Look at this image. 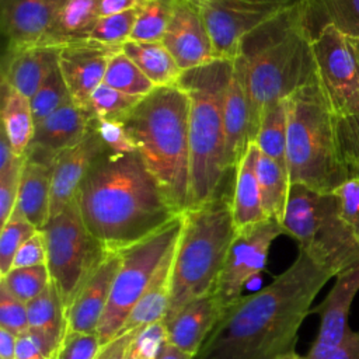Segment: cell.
<instances>
[{"label":"cell","instance_id":"obj_1","mask_svg":"<svg viewBox=\"0 0 359 359\" xmlns=\"http://www.w3.org/2000/svg\"><path fill=\"white\" fill-rule=\"evenodd\" d=\"M331 278L299 250L269 285L223 310L194 359H276L293 351L311 303Z\"/></svg>","mask_w":359,"mask_h":359},{"label":"cell","instance_id":"obj_2","mask_svg":"<svg viewBox=\"0 0 359 359\" xmlns=\"http://www.w3.org/2000/svg\"><path fill=\"white\" fill-rule=\"evenodd\" d=\"M88 230L121 251L181 215L165 198L137 151L100 156L76 195Z\"/></svg>","mask_w":359,"mask_h":359},{"label":"cell","instance_id":"obj_3","mask_svg":"<svg viewBox=\"0 0 359 359\" xmlns=\"http://www.w3.org/2000/svg\"><path fill=\"white\" fill-rule=\"evenodd\" d=\"M321 25L317 1L302 0L244 38L237 57L245 73L251 142L262 112L316 77L311 39Z\"/></svg>","mask_w":359,"mask_h":359},{"label":"cell","instance_id":"obj_4","mask_svg":"<svg viewBox=\"0 0 359 359\" xmlns=\"http://www.w3.org/2000/svg\"><path fill=\"white\" fill-rule=\"evenodd\" d=\"M189 108L180 84L156 87L123 121L136 151L180 213L191 206Z\"/></svg>","mask_w":359,"mask_h":359},{"label":"cell","instance_id":"obj_5","mask_svg":"<svg viewBox=\"0 0 359 359\" xmlns=\"http://www.w3.org/2000/svg\"><path fill=\"white\" fill-rule=\"evenodd\" d=\"M287 101L286 164L290 184L331 194L349 178L334 114L317 79L297 88Z\"/></svg>","mask_w":359,"mask_h":359},{"label":"cell","instance_id":"obj_6","mask_svg":"<svg viewBox=\"0 0 359 359\" xmlns=\"http://www.w3.org/2000/svg\"><path fill=\"white\" fill-rule=\"evenodd\" d=\"M234 60L216 59L184 72L178 84L189 97L191 206L212 201L229 171L226 160L224 100Z\"/></svg>","mask_w":359,"mask_h":359},{"label":"cell","instance_id":"obj_7","mask_svg":"<svg viewBox=\"0 0 359 359\" xmlns=\"http://www.w3.org/2000/svg\"><path fill=\"white\" fill-rule=\"evenodd\" d=\"M182 216L184 224L172 264L171 299L164 321L171 320L189 302L215 290L236 234L231 196L226 192L189 208Z\"/></svg>","mask_w":359,"mask_h":359},{"label":"cell","instance_id":"obj_8","mask_svg":"<svg viewBox=\"0 0 359 359\" xmlns=\"http://www.w3.org/2000/svg\"><path fill=\"white\" fill-rule=\"evenodd\" d=\"M282 227L332 278L359 265V241L342 219L334 192L290 184Z\"/></svg>","mask_w":359,"mask_h":359},{"label":"cell","instance_id":"obj_9","mask_svg":"<svg viewBox=\"0 0 359 359\" xmlns=\"http://www.w3.org/2000/svg\"><path fill=\"white\" fill-rule=\"evenodd\" d=\"M42 231L46 238L50 279L67 310L109 250L86 226L77 199L49 217Z\"/></svg>","mask_w":359,"mask_h":359},{"label":"cell","instance_id":"obj_10","mask_svg":"<svg viewBox=\"0 0 359 359\" xmlns=\"http://www.w3.org/2000/svg\"><path fill=\"white\" fill-rule=\"evenodd\" d=\"M182 224L184 216L181 213L157 231L119 251L121 265L107 311L97 330L102 345L121 332L125 320L149 286L158 265L177 245Z\"/></svg>","mask_w":359,"mask_h":359},{"label":"cell","instance_id":"obj_11","mask_svg":"<svg viewBox=\"0 0 359 359\" xmlns=\"http://www.w3.org/2000/svg\"><path fill=\"white\" fill-rule=\"evenodd\" d=\"M311 50L317 79L337 118L359 115V39L325 22L314 32Z\"/></svg>","mask_w":359,"mask_h":359},{"label":"cell","instance_id":"obj_12","mask_svg":"<svg viewBox=\"0 0 359 359\" xmlns=\"http://www.w3.org/2000/svg\"><path fill=\"white\" fill-rule=\"evenodd\" d=\"M201 11L216 59L234 60L247 35L302 0H189Z\"/></svg>","mask_w":359,"mask_h":359},{"label":"cell","instance_id":"obj_13","mask_svg":"<svg viewBox=\"0 0 359 359\" xmlns=\"http://www.w3.org/2000/svg\"><path fill=\"white\" fill-rule=\"evenodd\" d=\"M280 234L285 230L273 219L236 230L213 290L223 310L244 296L245 285L265 269L269 248Z\"/></svg>","mask_w":359,"mask_h":359},{"label":"cell","instance_id":"obj_14","mask_svg":"<svg viewBox=\"0 0 359 359\" xmlns=\"http://www.w3.org/2000/svg\"><path fill=\"white\" fill-rule=\"evenodd\" d=\"M119 50L122 45H107L93 39L59 48L57 65L77 107L91 112V95L102 84L109 59Z\"/></svg>","mask_w":359,"mask_h":359},{"label":"cell","instance_id":"obj_15","mask_svg":"<svg viewBox=\"0 0 359 359\" xmlns=\"http://www.w3.org/2000/svg\"><path fill=\"white\" fill-rule=\"evenodd\" d=\"M161 42L182 72L216 60L203 17L189 0H175Z\"/></svg>","mask_w":359,"mask_h":359},{"label":"cell","instance_id":"obj_16","mask_svg":"<svg viewBox=\"0 0 359 359\" xmlns=\"http://www.w3.org/2000/svg\"><path fill=\"white\" fill-rule=\"evenodd\" d=\"M93 112L77 107L73 101L65 104L43 121L38 122L25 157L53 164L57 154L80 143L93 129Z\"/></svg>","mask_w":359,"mask_h":359},{"label":"cell","instance_id":"obj_17","mask_svg":"<svg viewBox=\"0 0 359 359\" xmlns=\"http://www.w3.org/2000/svg\"><path fill=\"white\" fill-rule=\"evenodd\" d=\"M108 150L95 126L76 146L62 151L53 161L50 216L60 213L76 199L77 191L94 161Z\"/></svg>","mask_w":359,"mask_h":359},{"label":"cell","instance_id":"obj_18","mask_svg":"<svg viewBox=\"0 0 359 359\" xmlns=\"http://www.w3.org/2000/svg\"><path fill=\"white\" fill-rule=\"evenodd\" d=\"M66 0H0V28L6 48L38 45Z\"/></svg>","mask_w":359,"mask_h":359},{"label":"cell","instance_id":"obj_19","mask_svg":"<svg viewBox=\"0 0 359 359\" xmlns=\"http://www.w3.org/2000/svg\"><path fill=\"white\" fill-rule=\"evenodd\" d=\"M359 292V265L335 276L325 299L313 310L320 316V328L307 358L320 356L342 342L348 327L351 304Z\"/></svg>","mask_w":359,"mask_h":359},{"label":"cell","instance_id":"obj_20","mask_svg":"<svg viewBox=\"0 0 359 359\" xmlns=\"http://www.w3.org/2000/svg\"><path fill=\"white\" fill-rule=\"evenodd\" d=\"M121 265L119 251H109L67 309V332H97Z\"/></svg>","mask_w":359,"mask_h":359},{"label":"cell","instance_id":"obj_21","mask_svg":"<svg viewBox=\"0 0 359 359\" xmlns=\"http://www.w3.org/2000/svg\"><path fill=\"white\" fill-rule=\"evenodd\" d=\"M222 314L223 309L213 292L189 302L171 320L164 321L168 344L195 358Z\"/></svg>","mask_w":359,"mask_h":359},{"label":"cell","instance_id":"obj_22","mask_svg":"<svg viewBox=\"0 0 359 359\" xmlns=\"http://www.w3.org/2000/svg\"><path fill=\"white\" fill-rule=\"evenodd\" d=\"M59 48L31 45L6 48L1 60V81L31 98L57 66Z\"/></svg>","mask_w":359,"mask_h":359},{"label":"cell","instance_id":"obj_23","mask_svg":"<svg viewBox=\"0 0 359 359\" xmlns=\"http://www.w3.org/2000/svg\"><path fill=\"white\" fill-rule=\"evenodd\" d=\"M226 160L229 170H234L251 142L250 101L245 86V73L238 57L234 59L233 73L224 100Z\"/></svg>","mask_w":359,"mask_h":359},{"label":"cell","instance_id":"obj_24","mask_svg":"<svg viewBox=\"0 0 359 359\" xmlns=\"http://www.w3.org/2000/svg\"><path fill=\"white\" fill-rule=\"evenodd\" d=\"M259 147L255 140L250 142L247 150L234 168V187L231 194V213L236 230L252 226L265 219L261 189L257 175V160Z\"/></svg>","mask_w":359,"mask_h":359},{"label":"cell","instance_id":"obj_25","mask_svg":"<svg viewBox=\"0 0 359 359\" xmlns=\"http://www.w3.org/2000/svg\"><path fill=\"white\" fill-rule=\"evenodd\" d=\"M52 171L53 164L25 157L15 209L38 230L45 227L50 216Z\"/></svg>","mask_w":359,"mask_h":359},{"label":"cell","instance_id":"obj_26","mask_svg":"<svg viewBox=\"0 0 359 359\" xmlns=\"http://www.w3.org/2000/svg\"><path fill=\"white\" fill-rule=\"evenodd\" d=\"M175 247L164 257V259L158 265L149 286L139 297V300L130 310L128 318L125 320L121 332L142 328L157 321H164L171 299L172 264Z\"/></svg>","mask_w":359,"mask_h":359},{"label":"cell","instance_id":"obj_27","mask_svg":"<svg viewBox=\"0 0 359 359\" xmlns=\"http://www.w3.org/2000/svg\"><path fill=\"white\" fill-rule=\"evenodd\" d=\"M101 0H66L41 45L62 48L90 39L100 18Z\"/></svg>","mask_w":359,"mask_h":359},{"label":"cell","instance_id":"obj_28","mask_svg":"<svg viewBox=\"0 0 359 359\" xmlns=\"http://www.w3.org/2000/svg\"><path fill=\"white\" fill-rule=\"evenodd\" d=\"M29 330L59 349L67 332V310L53 285L27 303Z\"/></svg>","mask_w":359,"mask_h":359},{"label":"cell","instance_id":"obj_29","mask_svg":"<svg viewBox=\"0 0 359 359\" xmlns=\"http://www.w3.org/2000/svg\"><path fill=\"white\" fill-rule=\"evenodd\" d=\"M1 128L15 156L22 157L35 129L31 101L4 81H1Z\"/></svg>","mask_w":359,"mask_h":359},{"label":"cell","instance_id":"obj_30","mask_svg":"<svg viewBox=\"0 0 359 359\" xmlns=\"http://www.w3.org/2000/svg\"><path fill=\"white\" fill-rule=\"evenodd\" d=\"M122 50L137 65L154 87L175 86L184 74L161 41L128 39L122 45Z\"/></svg>","mask_w":359,"mask_h":359},{"label":"cell","instance_id":"obj_31","mask_svg":"<svg viewBox=\"0 0 359 359\" xmlns=\"http://www.w3.org/2000/svg\"><path fill=\"white\" fill-rule=\"evenodd\" d=\"M257 175L265 216L282 224L290 188L287 170L259 150L257 160Z\"/></svg>","mask_w":359,"mask_h":359},{"label":"cell","instance_id":"obj_32","mask_svg":"<svg viewBox=\"0 0 359 359\" xmlns=\"http://www.w3.org/2000/svg\"><path fill=\"white\" fill-rule=\"evenodd\" d=\"M255 142L265 156L278 161L287 170V101L286 98L268 107L259 119Z\"/></svg>","mask_w":359,"mask_h":359},{"label":"cell","instance_id":"obj_33","mask_svg":"<svg viewBox=\"0 0 359 359\" xmlns=\"http://www.w3.org/2000/svg\"><path fill=\"white\" fill-rule=\"evenodd\" d=\"M102 83L125 94L142 98L156 88L123 50H119L109 59Z\"/></svg>","mask_w":359,"mask_h":359},{"label":"cell","instance_id":"obj_34","mask_svg":"<svg viewBox=\"0 0 359 359\" xmlns=\"http://www.w3.org/2000/svg\"><path fill=\"white\" fill-rule=\"evenodd\" d=\"M175 0H144L130 35L133 41H161L168 27Z\"/></svg>","mask_w":359,"mask_h":359},{"label":"cell","instance_id":"obj_35","mask_svg":"<svg viewBox=\"0 0 359 359\" xmlns=\"http://www.w3.org/2000/svg\"><path fill=\"white\" fill-rule=\"evenodd\" d=\"M29 101L35 125L48 118L50 114H53L65 104L72 101L69 88L65 83L59 65L49 73V76L39 86V88L29 98Z\"/></svg>","mask_w":359,"mask_h":359},{"label":"cell","instance_id":"obj_36","mask_svg":"<svg viewBox=\"0 0 359 359\" xmlns=\"http://www.w3.org/2000/svg\"><path fill=\"white\" fill-rule=\"evenodd\" d=\"M143 98L125 94L102 83L93 93L90 108L98 119L123 122Z\"/></svg>","mask_w":359,"mask_h":359},{"label":"cell","instance_id":"obj_37","mask_svg":"<svg viewBox=\"0 0 359 359\" xmlns=\"http://www.w3.org/2000/svg\"><path fill=\"white\" fill-rule=\"evenodd\" d=\"M0 282L24 303L41 294L52 282L48 265L13 268L0 276Z\"/></svg>","mask_w":359,"mask_h":359},{"label":"cell","instance_id":"obj_38","mask_svg":"<svg viewBox=\"0 0 359 359\" xmlns=\"http://www.w3.org/2000/svg\"><path fill=\"white\" fill-rule=\"evenodd\" d=\"M17 209L11 213L8 220L1 226L0 233V276L6 275L13 265L14 257L20 247L36 231Z\"/></svg>","mask_w":359,"mask_h":359},{"label":"cell","instance_id":"obj_39","mask_svg":"<svg viewBox=\"0 0 359 359\" xmlns=\"http://www.w3.org/2000/svg\"><path fill=\"white\" fill-rule=\"evenodd\" d=\"M139 7L112 15L100 17L94 25L90 39L107 45H123L133 32Z\"/></svg>","mask_w":359,"mask_h":359},{"label":"cell","instance_id":"obj_40","mask_svg":"<svg viewBox=\"0 0 359 359\" xmlns=\"http://www.w3.org/2000/svg\"><path fill=\"white\" fill-rule=\"evenodd\" d=\"M325 22L359 39V0H317Z\"/></svg>","mask_w":359,"mask_h":359},{"label":"cell","instance_id":"obj_41","mask_svg":"<svg viewBox=\"0 0 359 359\" xmlns=\"http://www.w3.org/2000/svg\"><path fill=\"white\" fill-rule=\"evenodd\" d=\"M167 342V327L157 321L137 328L128 348L126 359H157Z\"/></svg>","mask_w":359,"mask_h":359},{"label":"cell","instance_id":"obj_42","mask_svg":"<svg viewBox=\"0 0 359 359\" xmlns=\"http://www.w3.org/2000/svg\"><path fill=\"white\" fill-rule=\"evenodd\" d=\"M0 327L20 335L29 330L27 303L0 282Z\"/></svg>","mask_w":359,"mask_h":359},{"label":"cell","instance_id":"obj_43","mask_svg":"<svg viewBox=\"0 0 359 359\" xmlns=\"http://www.w3.org/2000/svg\"><path fill=\"white\" fill-rule=\"evenodd\" d=\"M101 346L97 332H66L55 359H94Z\"/></svg>","mask_w":359,"mask_h":359},{"label":"cell","instance_id":"obj_44","mask_svg":"<svg viewBox=\"0 0 359 359\" xmlns=\"http://www.w3.org/2000/svg\"><path fill=\"white\" fill-rule=\"evenodd\" d=\"M334 194L342 219L359 241V177H349Z\"/></svg>","mask_w":359,"mask_h":359},{"label":"cell","instance_id":"obj_45","mask_svg":"<svg viewBox=\"0 0 359 359\" xmlns=\"http://www.w3.org/2000/svg\"><path fill=\"white\" fill-rule=\"evenodd\" d=\"M337 135L344 161L349 170L359 167V115L337 118Z\"/></svg>","mask_w":359,"mask_h":359},{"label":"cell","instance_id":"obj_46","mask_svg":"<svg viewBox=\"0 0 359 359\" xmlns=\"http://www.w3.org/2000/svg\"><path fill=\"white\" fill-rule=\"evenodd\" d=\"M94 126L107 144L108 150L114 153H132L136 151V147L128 133V129L121 121H108V119H94Z\"/></svg>","mask_w":359,"mask_h":359},{"label":"cell","instance_id":"obj_47","mask_svg":"<svg viewBox=\"0 0 359 359\" xmlns=\"http://www.w3.org/2000/svg\"><path fill=\"white\" fill-rule=\"evenodd\" d=\"M24 161H25V157L13 168H10L7 172L0 175V224L1 226L8 220V217L15 209Z\"/></svg>","mask_w":359,"mask_h":359},{"label":"cell","instance_id":"obj_48","mask_svg":"<svg viewBox=\"0 0 359 359\" xmlns=\"http://www.w3.org/2000/svg\"><path fill=\"white\" fill-rule=\"evenodd\" d=\"M48 264V247L46 238L42 230H36L17 251L13 268H27Z\"/></svg>","mask_w":359,"mask_h":359},{"label":"cell","instance_id":"obj_49","mask_svg":"<svg viewBox=\"0 0 359 359\" xmlns=\"http://www.w3.org/2000/svg\"><path fill=\"white\" fill-rule=\"evenodd\" d=\"M56 352L53 345L31 330L17 335L15 359H55Z\"/></svg>","mask_w":359,"mask_h":359},{"label":"cell","instance_id":"obj_50","mask_svg":"<svg viewBox=\"0 0 359 359\" xmlns=\"http://www.w3.org/2000/svg\"><path fill=\"white\" fill-rule=\"evenodd\" d=\"M307 359H359V330H349L342 342L337 345L334 349L320 356Z\"/></svg>","mask_w":359,"mask_h":359},{"label":"cell","instance_id":"obj_51","mask_svg":"<svg viewBox=\"0 0 359 359\" xmlns=\"http://www.w3.org/2000/svg\"><path fill=\"white\" fill-rule=\"evenodd\" d=\"M136 330L118 334L115 338L101 346L94 359H126L128 348Z\"/></svg>","mask_w":359,"mask_h":359},{"label":"cell","instance_id":"obj_52","mask_svg":"<svg viewBox=\"0 0 359 359\" xmlns=\"http://www.w3.org/2000/svg\"><path fill=\"white\" fill-rule=\"evenodd\" d=\"M22 157L15 156V153L13 151V147L8 142V137L6 135V132L1 128V135H0V175L7 172L10 168H13L15 164H18Z\"/></svg>","mask_w":359,"mask_h":359},{"label":"cell","instance_id":"obj_53","mask_svg":"<svg viewBox=\"0 0 359 359\" xmlns=\"http://www.w3.org/2000/svg\"><path fill=\"white\" fill-rule=\"evenodd\" d=\"M144 0H101L100 1V17L118 14L132 8H137Z\"/></svg>","mask_w":359,"mask_h":359},{"label":"cell","instance_id":"obj_54","mask_svg":"<svg viewBox=\"0 0 359 359\" xmlns=\"http://www.w3.org/2000/svg\"><path fill=\"white\" fill-rule=\"evenodd\" d=\"M17 335L0 327V359H15Z\"/></svg>","mask_w":359,"mask_h":359},{"label":"cell","instance_id":"obj_55","mask_svg":"<svg viewBox=\"0 0 359 359\" xmlns=\"http://www.w3.org/2000/svg\"><path fill=\"white\" fill-rule=\"evenodd\" d=\"M157 359H194L192 355L175 348L174 345L168 344V341L164 344L161 352L158 353Z\"/></svg>","mask_w":359,"mask_h":359},{"label":"cell","instance_id":"obj_56","mask_svg":"<svg viewBox=\"0 0 359 359\" xmlns=\"http://www.w3.org/2000/svg\"><path fill=\"white\" fill-rule=\"evenodd\" d=\"M276 359H307V358H306V356L299 355V353L293 349V351H289V352L282 353V355H280V356H278Z\"/></svg>","mask_w":359,"mask_h":359},{"label":"cell","instance_id":"obj_57","mask_svg":"<svg viewBox=\"0 0 359 359\" xmlns=\"http://www.w3.org/2000/svg\"><path fill=\"white\" fill-rule=\"evenodd\" d=\"M349 177H359V167L349 170Z\"/></svg>","mask_w":359,"mask_h":359}]
</instances>
